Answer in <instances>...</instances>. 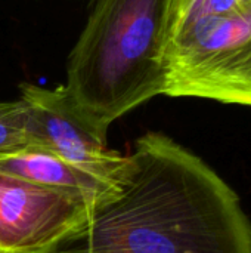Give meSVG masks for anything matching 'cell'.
<instances>
[{"label": "cell", "mask_w": 251, "mask_h": 253, "mask_svg": "<svg viewBox=\"0 0 251 253\" xmlns=\"http://www.w3.org/2000/svg\"><path fill=\"white\" fill-rule=\"evenodd\" d=\"M34 145L27 105L21 101H0V153Z\"/></svg>", "instance_id": "obj_7"}, {"label": "cell", "mask_w": 251, "mask_h": 253, "mask_svg": "<svg viewBox=\"0 0 251 253\" xmlns=\"http://www.w3.org/2000/svg\"><path fill=\"white\" fill-rule=\"evenodd\" d=\"M164 95L251 107V0H173Z\"/></svg>", "instance_id": "obj_3"}, {"label": "cell", "mask_w": 251, "mask_h": 253, "mask_svg": "<svg viewBox=\"0 0 251 253\" xmlns=\"http://www.w3.org/2000/svg\"><path fill=\"white\" fill-rule=\"evenodd\" d=\"M19 99L27 105L34 145L44 147L78 169L120 187L132 157L108 148L102 133L75 105L65 86L55 89L24 82Z\"/></svg>", "instance_id": "obj_4"}, {"label": "cell", "mask_w": 251, "mask_h": 253, "mask_svg": "<svg viewBox=\"0 0 251 253\" xmlns=\"http://www.w3.org/2000/svg\"><path fill=\"white\" fill-rule=\"evenodd\" d=\"M0 172L62 191L93 208L111 199L118 190L40 145L0 153Z\"/></svg>", "instance_id": "obj_6"}, {"label": "cell", "mask_w": 251, "mask_h": 253, "mask_svg": "<svg viewBox=\"0 0 251 253\" xmlns=\"http://www.w3.org/2000/svg\"><path fill=\"white\" fill-rule=\"evenodd\" d=\"M93 211L70 194L0 172V253H52Z\"/></svg>", "instance_id": "obj_5"}, {"label": "cell", "mask_w": 251, "mask_h": 253, "mask_svg": "<svg viewBox=\"0 0 251 253\" xmlns=\"http://www.w3.org/2000/svg\"><path fill=\"white\" fill-rule=\"evenodd\" d=\"M64 84L105 135L124 114L164 95L173 0H90Z\"/></svg>", "instance_id": "obj_2"}, {"label": "cell", "mask_w": 251, "mask_h": 253, "mask_svg": "<svg viewBox=\"0 0 251 253\" xmlns=\"http://www.w3.org/2000/svg\"><path fill=\"white\" fill-rule=\"evenodd\" d=\"M115 194L52 253H251L235 190L170 136L138 138Z\"/></svg>", "instance_id": "obj_1"}]
</instances>
